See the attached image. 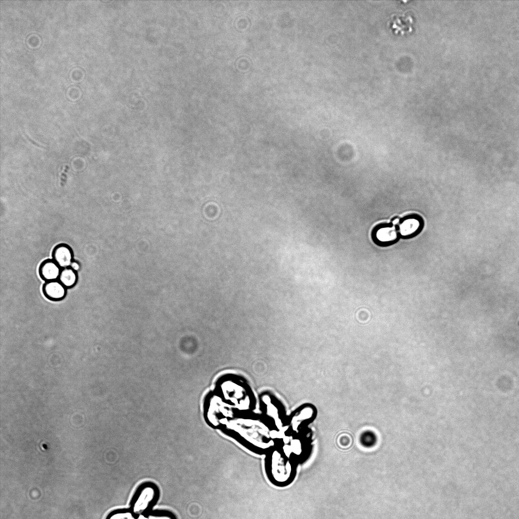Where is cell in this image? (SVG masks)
Segmentation results:
<instances>
[{
	"instance_id": "4fadbf2b",
	"label": "cell",
	"mask_w": 519,
	"mask_h": 519,
	"mask_svg": "<svg viewBox=\"0 0 519 519\" xmlns=\"http://www.w3.org/2000/svg\"><path fill=\"white\" fill-rule=\"evenodd\" d=\"M24 135H25L26 136V137L27 138V139H28V140H29V141H31V143H33V144H34V145H36V146H39V147H43V146H42L41 145H40L38 144V143H36L34 142V141H33V140H31V139H30V138H29V137H28V136L27 135H26V134L25 133H24Z\"/></svg>"
},
{
	"instance_id": "7c38bea8",
	"label": "cell",
	"mask_w": 519,
	"mask_h": 519,
	"mask_svg": "<svg viewBox=\"0 0 519 519\" xmlns=\"http://www.w3.org/2000/svg\"><path fill=\"white\" fill-rule=\"evenodd\" d=\"M400 219L398 217H394L391 220V223L393 225H397V224H399L400 223Z\"/></svg>"
},
{
	"instance_id": "8992f818",
	"label": "cell",
	"mask_w": 519,
	"mask_h": 519,
	"mask_svg": "<svg viewBox=\"0 0 519 519\" xmlns=\"http://www.w3.org/2000/svg\"><path fill=\"white\" fill-rule=\"evenodd\" d=\"M58 280L67 289L71 288L78 282V272L70 267L62 268Z\"/></svg>"
},
{
	"instance_id": "9c48e42d",
	"label": "cell",
	"mask_w": 519,
	"mask_h": 519,
	"mask_svg": "<svg viewBox=\"0 0 519 519\" xmlns=\"http://www.w3.org/2000/svg\"><path fill=\"white\" fill-rule=\"evenodd\" d=\"M105 519H138V516L133 513L129 508H119L109 512Z\"/></svg>"
},
{
	"instance_id": "3957f363",
	"label": "cell",
	"mask_w": 519,
	"mask_h": 519,
	"mask_svg": "<svg viewBox=\"0 0 519 519\" xmlns=\"http://www.w3.org/2000/svg\"><path fill=\"white\" fill-rule=\"evenodd\" d=\"M52 259L62 269L69 267L73 259V252L70 246L65 243H60L53 248Z\"/></svg>"
},
{
	"instance_id": "5b68a950",
	"label": "cell",
	"mask_w": 519,
	"mask_h": 519,
	"mask_svg": "<svg viewBox=\"0 0 519 519\" xmlns=\"http://www.w3.org/2000/svg\"><path fill=\"white\" fill-rule=\"evenodd\" d=\"M422 218L412 215L403 218L399 223V231L402 236H411L418 232L422 227Z\"/></svg>"
},
{
	"instance_id": "30bf717a",
	"label": "cell",
	"mask_w": 519,
	"mask_h": 519,
	"mask_svg": "<svg viewBox=\"0 0 519 519\" xmlns=\"http://www.w3.org/2000/svg\"><path fill=\"white\" fill-rule=\"evenodd\" d=\"M69 267L76 272H78L81 269V264L77 260H73Z\"/></svg>"
},
{
	"instance_id": "7a4b0ae2",
	"label": "cell",
	"mask_w": 519,
	"mask_h": 519,
	"mask_svg": "<svg viewBox=\"0 0 519 519\" xmlns=\"http://www.w3.org/2000/svg\"><path fill=\"white\" fill-rule=\"evenodd\" d=\"M44 296L48 300L59 302L64 300L67 292L66 288L58 280L45 282L42 286Z\"/></svg>"
},
{
	"instance_id": "6da1fadb",
	"label": "cell",
	"mask_w": 519,
	"mask_h": 519,
	"mask_svg": "<svg viewBox=\"0 0 519 519\" xmlns=\"http://www.w3.org/2000/svg\"><path fill=\"white\" fill-rule=\"evenodd\" d=\"M160 496L158 487L154 483L147 481L140 485L135 491L129 509L135 515H142L152 509Z\"/></svg>"
},
{
	"instance_id": "277c9868",
	"label": "cell",
	"mask_w": 519,
	"mask_h": 519,
	"mask_svg": "<svg viewBox=\"0 0 519 519\" xmlns=\"http://www.w3.org/2000/svg\"><path fill=\"white\" fill-rule=\"evenodd\" d=\"M61 268L53 259L43 261L39 267V274L45 282L58 280Z\"/></svg>"
},
{
	"instance_id": "ba28073f",
	"label": "cell",
	"mask_w": 519,
	"mask_h": 519,
	"mask_svg": "<svg viewBox=\"0 0 519 519\" xmlns=\"http://www.w3.org/2000/svg\"><path fill=\"white\" fill-rule=\"evenodd\" d=\"M138 519H176L171 512L164 510H151L145 514L138 516Z\"/></svg>"
},
{
	"instance_id": "8fae6325",
	"label": "cell",
	"mask_w": 519,
	"mask_h": 519,
	"mask_svg": "<svg viewBox=\"0 0 519 519\" xmlns=\"http://www.w3.org/2000/svg\"><path fill=\"white\" fill-rule=\"evenodd\" d=\"M68 169V167L67 166H66V168H65V170H64V173H63L62 174V176H61V186H63L64 183H65V182H66V174H65V173L67 171V169Z\"/></svg>"
},
{
	"instance_id": "52a82bcc",
	"label": "cell",
	"mask_w": 519,
	"mask_h": 519,
	"mask_svg": "<svg viewBox=\"0 0 519 519\" xmlns=\"http://www.w3.org/2000/svg\"><path fill=\"white\" fill-rule=\"evenodd\" d=\"M376 238L382 243H388L397 238V232L395 227L390 226L381 227L376 232Z\"/></svg>"
}]
</instances>
